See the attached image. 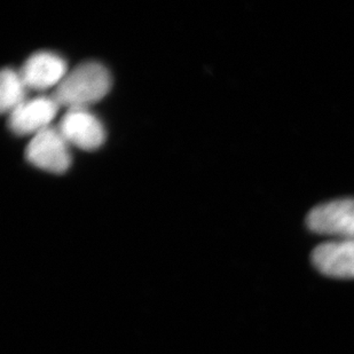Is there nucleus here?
Segmentation results:
<instances>
[{
	"mask_svg": "<svg viewBox=\"0 0 354 354\" xmlns=\"http://www.w3.org/2000/svg\"><path fill=\"white\" fill-rule=\"evenodd\" d=\"M111 86V74L107 68L97 62H86L66 75L52 97L60 107L69 111L86 109L104 99Z\"/></svg>",
	"mask_w": 354,
	"mask_h": 354,
	"instance_id": "obj_1",
	"label": "nucleus"
},
{
	"mask_svg": "<svg viewBox=\"0 0 354 354\" xmlns=\"http://www.w3.org/2000/svg\"><path fill=\"white\" fill-rule=\"evenodd\" d=\"M27 85L21 77L20 73L13 69H3L1 73L0 87V107L3 113H12L15 108L26 101Z\"/></svg>",
	"mask_w": 354,
	"mask_h": 354,
	"instance_id": "obj_8",
	"label": "nucleus"
},
{
	"mask_svg": "<svg viewBox=\"0 0 354 354\" xmlns=\"http://www.w3.org/2000/svg\"><path fill=\"white\" fill-rule=\"evenodd\" d=\"M21 77L32 90H47L57 87L67 75V64L57 54L38 52L24 62Z\"/></svg>",
	"mask_w": 354,
	"mask_h": 354,
	"instance_id": "obj_7",
	"label": "nucleus"
},
{
	"mask_svg": "<svg viewBox=\"0 0 354 354\" xmlns=\"http://www.w3.org/2000/svg\"><path fill=\"white\" fill-rule=\"evenodd\" d=\"M59 131L68 144L84 151H94L106 140L104 125L95 115L87 109H71L64 115Z\"/></svg>",
	"mask_w": 354,
	"mask_h": 354,
	"instance_id": "obj_4",
	"label": "nucleus"
},
{
	"mask_svg": "<svg viewBox=\"0 0 354 354\" xmlns=\"http://www.w3.org/2000/svg\"><path fill=\"white\" fill-rule=\"evenodd\" d=\"M306 225L317 234L354 240V200L343 198L317 205L308 214Z\"/></svg>",
	"mask_w": 354,
	"mask_h": 354,
	"instance_id": "obj_2",
	"label": "nucleus"
},
{
	"mask_svg": "<svg viewBox=\"0 0 354 354\" xmlns=\"http://www.w3.org/2000/svg\"><path fill=\"white\" fill-rule=\"evenodd\" d=\"M59 104L53 97H39L26 100L10 113L8 127L17 136L37 134L54 120Z\"/></svg>",
	"mask_w": 354,
	"mask_h": 354,
	"instance_id": "obj_5",
	"label": "nucleus"
},
{
	"mask_svg": "<svg viewBox=\"0 0 354 354\" xmlns=\"http://www.w3.org/2000/svg\"><path fill=\"white\" fill-rule=\"evenodd\" d=\"M26 158L35 167L52 174H64L71 164L69 144L59 129L47 127L31 139Z\"/></svg>",
	"mask_w": 354,
	"mask_h": 354,
	"instance_id": "obj_3",
	"label": "nucleus"
},
{
	"mask_svg": "<svg viewBox=\"0 0 354 354\" xmlns=\"http://www.w3.org/2000/svg\"><path fill=\"white\" fill-rule=\"evenodd\" d=\"M312 261L317 271L336 279H354V240L326 242L315 248Z\"/></svg>",
	"mask_w": 354,
	"mask_h": 354,
	"instance_id": "obj_6",
	"label": "nucleus"
}]
</instances>
